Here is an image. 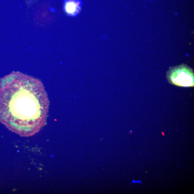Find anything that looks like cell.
<instances>
[{
  "label": "cell",
  "mask_w": 194,
  "mask_h": 194,
  "mask_svg": "<svg viewBox=\"0 0 194 194\" xmlns=\"http://www.w3.org/2000/svg\"><path fill=\"white\" fill-rule=\"evenodd\" d=\"M49 100L40 80L13 72L0 81V121L22 137L45 125Z\"/></svg>",
  "instance_id": "1"
},
{
  "label": "cell",
  "mask_w": 194,
  "mask_h": 194,
  "mask_svg": "<svg viewBox=\"0 0 194 194\" xmlns=\"http://www.w3.org/2000/svg\"><path fill=\"white\" fill-rule=\"evenodd\" d=\"M166 76L168 82L172 85L184 87L194 86L193 70L186 65L170 67Z\"/></svg>",
  "instance_id": "2"
},
{
  "label": "cell",
  "mask_w": 194,
  "mask_h": 194,
  "mask_svg": "<svg viewBox=\"0 0 194 194\" xmlns=\"http://www.w3.org/2000/svg\"><path fill=\"white\" fill-rule=\"evenodd\" d=\"M82 4L81 0H64V10L68 15L76 17L80 11Z\"/></svg>",
  "instance_id": "3"
}]
</instances>
